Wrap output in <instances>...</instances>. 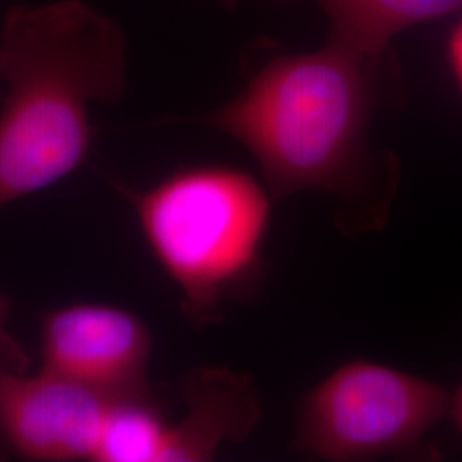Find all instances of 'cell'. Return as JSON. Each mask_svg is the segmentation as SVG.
I'll list each match as a JSON object with an SVG mask.
<instances>
[{"label": "cell", "mask_w": 462, "mask_h": 462, "mask_svg": "<svg viewBox=\"0 0 462 462\" xmlns=\"http://www.w3.org/2000/svg\"><path fill=\"white\" fill-rule=\"evenodd\" d=\"M0 208L64 180L91 148L89 108L120 98L125 38L84 0L16 5L0 30Z\"/></svg>", "instance_id": "obj_1"}, {"label": "cell", "mask_w": 462, "mask_h": 462, "mask_svg": "<svg viewBox=\"0 0 462 462\" xmlns=\"http://www.w3.org/2000/svg\"><path fill=\"white\" fill-rule=\"evenodd\" d=\"M393 55L328 38L314 51L267 62L247 86L198 122L244 144L274 198L324 190L349 200L368 183V131Z\"/></svg>", "instance_id": "obj_2"}, {"label": "cell", "mask_w": 462, "mask_h": 462, "mask_svg": "<svg viewBox=\"0 0 462 462\" xmlns=\"http://www.w3.org/2000/svg\"><path fill=\"white\" fill-rule=\"evenodd\" d=\"M120 190L152 255L182 291L187 317L198 324L217 320L225 300L245 291L263 264L264 189L230 166H190L148 190Z\"/></svg>", "instance_id": "obj_3"}, {"label": "cell", "mask_w": 462, "mask_h": 462, "mask_svg": "<svg viewBox=\"0 0 462 462\" xmlns=\"http://www.w3.org/2000/svg\"><path fill=\"white\" fill-rule=\"evenodd\" d=\"M450 411L431 380L372 362H349L317 383L298 414L297 446L328 461L406 452Z\"/></svg>", "instance_id": "obj_4"}, {"label": "cell", "mask_w": 462, "mask_h": 462, "mask_svg": "<svg viewBox=\"0 0 462 462\" xmlns=\"http://www.w3.org/2000/svg\"><path fill=\"white\" fill-rule=\"evenodd\" d=\"M0 362V461H101L120 397Z\"/></svg>", "instance_id": "obj_5"}, {"label": "cell", "mask_w": 462, "mask_h": 462, "mask_svg": "<svg viewBox=\"0 0 462 462\" xmlns=\"http://www.w3.org/2000/svg\"><path fill=\"white\" fill-rule=\"evenodd\" d=\"M42 370L112 396L149 394L151 332L110 303L78 301L43 315Z\"/></svg>", "instance_id": "obj_6"}, {"label": "cell", "mask_w": 462, "mask_h": 462, "mask_svg": "<svg viewBox=\"0 0 462 462\" xmlns=\"http://www.w3.org/2000/svg\"><path fill=\"white\" fill-rule=\"evenodd\" d=\"M187 413L170 427L166 462L211 461L223 442H240L254 430L261 404L245 374L204 366L183 379Z\"/></svg>", "instance_id": "obj_7"}, {"label": "cell", "mask_w": 462, "mask_h": 462, "mask_svg": "<svg viewBox=\"0 0 462 462\" xmlns=\"http://www.w3.org/2000/svg\"><path fill=\"white\" fill-rule=\"evenodd\" d=\"M298 2V0H274ZM329 19V38L374 55H393L394 36L462 11V0H305Z\"/></svg>", "instance_id": "obj_8"}, {"label": "cell", "mask_w": 462, "mask_h": 462, "mask_svg": "<svg viewBox=\"0 0 462 462\" xmlns=\"http://www.w3.org/2000/svg\"><path fill=\"white\" fill-rule=\"evenodd\" d=\"M447 53H448V62L454 70V76L462 89V19L448 38Z\"/></svg>", "instance_id": "obj_9"}, {"label": "cell", "mask_w": 462, "mask_h": 462, "mask_svg": "<svg viewBox=\"0 0 462 462\" xmlns=\"http://www.w3.org/2000/svg\"><path fill=\"white\" fill-rule=\"evenodd\" d=\"M450 413L462 433V385L457 389V393L450 397Z\"/></svg>", "instance_id": "obj_10"}, {"label": "cell", "mask_w": 462, "mask_h": 462, "mask_svg": "<svg viewBox=\"0 0 462 462\" xmlns=\"http://www.w3.org/2000/svg\"><path fill=\"white\" fill-rule=\"evenodd\" d=\"M7 314H9V303H7L5 297L0 293V341L4 337V326H5Z\"/></svg>", "instance_id": "obj_11"}, {"label": "cell", "mask_w": 462, "mask_h": 462, "mask_svg": "<svg viewBox=\"0 0 462 462\" xmlns=\"http://www.w3.org/2000/svg\"><path fill=\"white\" fill-rule=\"evenodd\" d=\"M223 5H226V7H235L240 0H219Z\"/></svg>", "instance_id": "obj_12"}]
</instances>
